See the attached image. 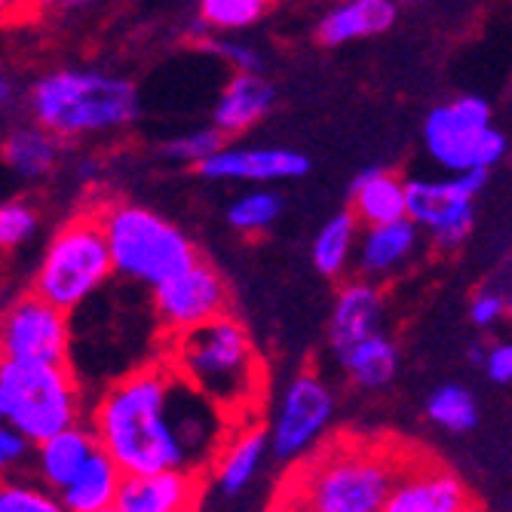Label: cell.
Here are the masks:
<instances>
[{
  "instance_id": "6da1fadb",
  "label": "cell",
  "mask_w": 512,
  "mask_h": 512,
  "mask_svg": "<svg viewBox=\"0 0 512 512\" xmlns=\"http://www.w3.org/2000/svg\"><path fill=\"white\" fill-rule=\"evenodd\" d=\"M234 421L166 359L111 384L92 414V430L126 476L209 473Z\"/></svg>"
},
{
  "instance_id": "7a4b0ae2",
  "label": "cell",
  "mask_w": 512,
  "mask_h": 512,
  "mask_svg": "<svg viewBox=\"0 0 512 512\" xmlns=\"http://www.w3.org/2000/svg\"><path fill=\"white\" fill-rule=\"evenodd\" d=\"M405 448L387 442H329L304 454L273 500L279 509L310 512H384L405 467Z\"/></svg>"
},
{
  "instance_id": "3957f363",
  "label": "cell",
  "mask_w": 512,
  "mask_h": 512,
  "mask_svg": "<svg viewBox=\"0 0 512 512\" xmlns=\"http://www.w3.org/2000/svg\"><path fill=\"white\" fill-rule=\"evenodd\" d=\"M184 378L200 393L218 402L237 421L261 399L264 390V362L234 316H215L191 332L169 338L166 356Z\"/></svg>"
},
{
  "instance_id": "277c9868",
  "label": "cell",
  "mask_w": 512,
  "mask_h": 512,
  "mask_svg": "<svg viewBox=\"0 0 512 512\" xmlns=\"http://www.w3.org/2000/svg\"><path fill=\"white\" fill-rule=\"evenodd\" d=\"M28 108L34 123L59 138H77L129 126L138 117V96L135 86L117 74L62 68L31 86Z\"/></svg>"
},
{
  "instance_id": "5b68a950",
  "label": "cell",
  "mask_w": 512,
  "mask_h": 512,
  "mask_svg": "<svg viewBox=\"0 0 512 512\" xmlns=\"http://www.w3.org/2000/svg\"><path fill=\"white\" fill-rule=\"evenodd\" d=\"M99 218L111 246L114 270L132 283L154 289L197 261L191 240L172 221L145 206L111 203Z\"/></svg>"
},
{
  "instance_id": "8992f818",
  "label": "cell",
  "mask_w": 512,
  "mask_h": 512,
  "mask_svg": "<svg viewBox=\"0 0 512 512\" xmlns=\"http://www.w3.org/2000/svg\"><path fill=\"white\" fill-rule=\"evenodd\" d=\"M0 417L34 445L80 424V390L65 365L19 362L0 365Z\"/></svg>"
},
{
  "instance_id": "52a82bcc",
  "label": "cell",
  "mask_w": 512,
  "mask_h": 512,
  "mask_svg": "<svg viewBox=\"0 0 512 512\" xmlns=\"http://www.w3.org/2000/svg\"><path fill=\"white\" fill-rule=\"evenodd\" d=\"M114 258L99 212L71 218L46 246L34 276V292L62 310H77L114 276Z\"/></svg>"
},
{
  "instance_id": "ba28073f",
  "label": "cell",
  "mask_w": 512,
  "mask_h": 512,
  "mask_svg": "<svg viewBox=\"0 0 512 512\" xmlns=\"http://www.w3.org/2000/svg\"><path fill=\"white\" fill-rule=\"evenodd\" d=\"M424 145L448 172L494 169L506 157V138L491 126V108L479 96H463L430 111Z\"/></svg>"
},
{
  "instance_id": "9c48e42d",
  "label": "cell",
  "mask_w": 512,
  "mask_h": 512,
  "mask_svg": "<svg viewBox=\"0 0 512 512\" xmlns=\"http://www.w3.org/2000/svg\"><path fill=\"white\" fill-rule=\"evenodd\" d=\"M488 184V169L454 172L445 181H408V218L427 230L436 246L457 249L473 230V203Z\"/></svg>"
},
{
  "instance_id": "30bf717a",
  "label": "cell",
  "mask_w": 512,
  "mask_h": 512,
  "mask_svg": "<svg viewBox=\"0 0 512 512\" xmlns=\"http://www.w3.org/2000/svg\"><path fill=\"white\" fill-rule=\"evenodd\" d=\"M71 347L68 310L46 301L34 289L16 298L4 316V356L19 362L65 365Z\"/></svg>"
},
{
  "instance_id": "8fae6325",
  "label": "cell",
  "mask_w": 512,
  "mask_h": 512,
  "mask_svg": "<svg viewBox=\"0 0 512 512\" xmlns=\"http://www.w3.org/2000/svg\"><path fill=\"white\" fill-rule=\"evenodd\" d=\"M335 399L316 375L304 371L298 375L276 408L273 427H270V451L279 460H295L316 448L325 427L332 424Z\"/></svg>"
},
{
  "instance_id": "7c38bea8",
  "label": "cell",
  "mask_w": 512,
  "mask_h": 512,
  "mask_svg": "<svg viewBox=\"0 0 512 512\" xmlns=\"http://www.w3.org/2000/svg\"><path fill=\"white\" fill-rule=\"evenodd\" d=\"M154 310L163 332L175 338L227 313V286L212 264L197 258L191 267L154 286Z\"/></svg>"
},
{
  "instance_id": "4fadbf2b",
  "label": "cell",
  "mask_w": 512,
  "mask_h": 512,
  "mask_svg": "<svg viewBox=\"0 0 512 512\" xmlns=\"http://www.w3.org/2000/svg\"><path fill=\"white\" fill-rule=\"evenodd\" d=\"M476 503L470 491L451 470L430 457L408 451L405 467L396 479V488L384 512H470Z\"/></svg>"
},
{
  "instance_id": "5bb4252c",
  "label": "cell",
  "mask_w": 512,
  "mask_h": 512,
  "mask_svg": "<svg viewBox=\"0 0 512 512\" xmlns=\"http://www.w3.org/2000/svg\"><path fill=\"white\" fill-rule=\"evenodd\" d=\"M203 476L194 470L132 473L123 479L114 512H188L200 506Z\"/></svg>"
},
{
  "instance_id": "9a60e30c",
  "label": "cell",
  "mask_w": 512,
  "mask_h": 512,
  "mask_svg": "<svg viewBox=\"0 0 512 512\" xmlns=\"http://www.w3.org/2000/svg\"><path fill=\"white\" fill-rule=\"evenodd\" d=\"M310 169L307 157L292 148H221L197 166L212 181H283L301 178Z\"/></svg>"
},
{
  "instance_id": "2e32d148",
  "label": "cell",
  "mask_w": 512,
  "mask_h": 512,
  "mask_svg": "<svg viewBox=\"0 0 512 512\" xmlns=\"http://www.w3.org/2000/svg\"><path fill=\"white\" fill-rule=\"evenodd\" d=\"M270 448V436L261 427H234L227 436V442L221 445L215 463H212V482L224 497H237L243 494L258 470H261V460Z\"/></svg>"
},
{
  "instance_id": "e0dca14e",
  "label": "cell",
  "mask_w": 512,
  "mask_h": 512,
  "mask_svg": "<svg viewBox=\"0 0 512 512\" xmlns=\"http://www.w3.org/2000/svg\"><path fill=\"white\" fill-rule=\"evenodd\" d=\"M126 473L120 463L99 445L83 463V470L59 491L62 509L68 512H114L117 494Z\"/></svg>"
},
{
  "instance_id": "ac0fdd59",
  "label": "cell",
  "mask_w": 512,
  "mask_h": 512,
  "mask_svg": "<svg viewBox=\"0 0 512 512\" xmlns=\"http://www.w3.org/2000/svg\"><path fill=\"white\" fill-rule=\"evenodd\" d=\"M273 108V86L258 71H234V80L224 86L215 102L212 126L224 135H240L264 120Z\"/></svg>"
},
{
  "instance_id": "d6986e66",
  "label": "cell",
  "mask_w": 512,
  "mask_h": 512,
  "mask_svg": "<svg viewBox=\"0 0 512 512\" xmlns=\"http://www.w3.org/2000/svg\"><path fill=\"white\" fill-rule=\"evenodd\" d=\"M350 209L359 224L375 227L408 215V181H402L393 169L371 166L356 175Z\"/></svg>"
},
{
  "instance_id": "ffe728a7",
  "label": "cell",
  "mask_w": 512,
  "mask_h": 512,
  "mask_svg": "<svg viewBox=\"0 0 512 512\" xmlns=\"http://www.w3.org/2000/svg\"><path fill=\"white\" fill-rule=\"evenodd\" d=\"M393 22H396L393 0H341L332 13H325L316 34L325 46H344L353 40L378 37Z\"/></svg>"
},
{
  "instance_id": "44dd1931",
  "label": "cell",
  "mask_w": 512,
  "mask_h": 512,
  "mask_svg": "<svg viewBox=\"0 0 512 512\" xmlns=\"http://www.w3.org/2000/svg\"><path fill=\"white\" fill-rule=\"evenodd\" d=\"M384 316V295L375 283H347L338 298H335V310H332V347L335 353L350 347L353 341L375 335Z\"/></svg>"
},
{
  "instance_id": "7402d4cb",
  "label": "cell",
  "mask_w": 512,
  "mask_h": 512,
  "mask_svg": "<svg viewBox=\"0 0 512 512\" xmlns=\"http://www.w3.org/2000/svg\"><path fill=\"white\" fill-rule=\"evenodd\" d=\"M99 448L96 430L83 427H68L50 439L37 442L34 457H37V476L43 479L46 488H53L56 494L83 470V463L89 454Z\"/></svg>"
},
{
  "instance_id": "603a6c76",
  "label": "cell",
  "mask_w": 512,
  "mask_h": 512,
  "mask_svg": "<svg viewBox=\"0 0 512 512\" xmlns=\"http://www.w3.org/2000/svg\"><path fill=\"white\" fill-rule=\"evenodd\" d=\"M417 234H421V227H417L408 215L368 227L359 243V267L368 276L393 273L417 249Z\"/></svg>"
},
{
  "instance_id": "cb8c5ba5",
  "label": "cell",
  "mask_w": 512,
  "mask_h": 512,
  "mask_svg": "<svg viewBox=\"0 0 512 512\" xmlns=\"http://www.w3.org/2000/svg\"><path fill=\"white\" fill-rule=\"evenodd\" d=\"M338 359L347 368V375L365 390L387 387L396 375V365H399V353H396L393 341H387L381 332L365 335V338L353 341L350 347L338 350Z\"/></svg>"
},
{
  "instance_id": "d4e9b609",
  "label": "cell",
  "mask_w": 512,
  "mask_h": 512,
  "mask_svg": "<svg viewBox=\"0 0 512 512\" xmlns=\"http://www.w3.org/2000/svg\"><path fill=\"white\" fill-rule=\"evenodd\" d=\"M4 160L19 178H43L59 160V135L40 123L13 129L4 142Z\"/></svg>"
},
{
  "instance_id": "484cf974",
  "label": "cell",
  "mask_w": 512,
  "mask_h": 512,
  "mask_svg": "<svg viewBox=\"0 0 512 512\" xmlns=\"http://www.w3.org/2000/svg\"><path fill=\"white\" fill-rule=\"evenodd\" d=\"M356 234L359 218L353 215V209L332 215L313 240V267L322 276H341L356 252Z\"/></svg>"
},
{
  "instance_id": "4316f807",
  "label": "cell",
  "mask_w": 512,
  "mask_h": 512,
  "mask_svg": "<svg viewBox=\"0 0 512 512\" xmlns=\"http://www.w3.org/2000/svg\"><path fill=\"white\" fill-rule=\"evenodd\" d=\"M427 414L436 427H442L448 433H467L479 424V408H476L473 393L457 387V384L439 387L427 399Z\"/></svg>"
},
{
  "instance_id": "83f0119b",
  "label": "cell",
  "mask_w": 512,
  "mask_h": 512,
  "mask_svg": "<svg viewBox=\"0 0 512 512\" xmlns=\"http://www.w3.org/2000/svg\"><path fill=\"white\" fill-rule=\"evenodd\" d=\"M283 212V200L273 191H249L243 197H237L227 209V221L240 234H264V230L273 227V221Z\"/></svg>"
},
{
  "instance_id": "f1b7e54d",
  "label": "cell",
  "mask_w": 512,
  "mask_h": 512,
  "mask_svg": "<svg viewBox=\"0 0 512 512\" xmlns=\"http://www.w3.org/2000/svg\"><path fill=\"white\" fill-rule=\"evenodd\" d=\"M270 0H200V19L215 31H243L267 13Z\"/></svg>"
},
{
  "instance_id": "f546056e",
  "label": "cell",
  "mask_w": 512,
  "mask_h": 512,
  "mask_svg": "<svg viewBox=\"0 0 512 512\" xmlns=\"http://www.w3.org/2000/svg\"><path fill=\"white\" fill-rule=\"evenodd\" d=\"M224 138H227V135H224L218 126H212V129H197V132H191V135H181V138H175V142H169V145L163 148V154H166L169 160H175V163L200 166L203 160H209L215 151L224 148Z\"/></svg>"
},
{
  "instance_id": "4dcf8cb0",
  "label": "cell",
  "mask_w": 512,
  "mask_h": 512,
  "mask_svg": "<svg viewBox=\"0 0 512 512\" xmlns=\"http://www.w3.org/2000/svg\"><path fill=\"white\" fill-rule=\"evenodd\" d=\"M53 488H37L28 482H10L0 488V512H56L62 500Z\"/></svg>"
},
{
  "instance_id": "1f68e13d",
  "label": "cell",
  "mask_w": 512,
  "mask_h": 512,
  "mask_svg": "<svg viewBox=\"0 0 512 512\" xmlns=\"http://www.w3.org/2000/svg\"><path fill=\"white\" fill-rule=\"evenodd\" d=\"M37 212L25 203H7L0 209V243L4 249L25 246L37 234Z\"/></svg>"
},
{
  "instance_id": "d6a6232c",
  "label": "cell",
  "mask_w": 512,
  "mask_h": 512,
  "mask_svg": "<svg viewBox=\"0 0 512 512\" xmlns=\"http://www.w3.org/2000/svg\"><path fill=\"white\" fill-rule=\"evenodd\" d=\"M209 53H215L221 62H227L234 71H258L261 68V59L252 46L246 43H237V40H206L203 43Z\"/></svg>"
},
{
  "instance_id": "836d02e7",
  "label": "cell",
  "mask_w": 512,
  "mask_h": 512,
  "mask_svg": "<svg viewBox=\"0 0 512 512\" xmlns=\"http://www.w3.org/2000/svg\"><path fill=\"white\" fill-rule=\"evenodd\" d=\"M506 313H509L506 298L497 292H479L470 304V319H473V325H479V329H488V325H494Z\"/></svg>"
},
{
  "instance_id": "e575fe53",
  "label": "cell",
  "mask_w": 512,
  "mask_h": 512,
  "mask_svg": "<svg viewBox=\"0 0 512 512\" xmlns=\"http://www.w3.org/2000/svg\"><path fill=\"white\" fill-rule=\"evenodd\" d=\"M31 445L34 442L22 430L7 424L0 430V463H4V467H16V463H22L31 454Z\"/></svg>"
},
{
  "instance_id": "d590c367",
  "label": "cell",
  "mask_w": 512,
  "mask_h": 512,
  "mask_svg": "<svg viewBox=\"0 0 512 512\" xmlns=\"http://www.w3.org/2000/svg\"><path fill=\"white\" fill-rule=\"evenodd\" d=\"M482 368L494 384H512V344H494Z\"/></svg>"
},
{
  "instance_id": "8d00e7d4",
  "label": "cell",
  "mask_w": 512,
  "mask_h": 512,
  "mask_svg": "<svg viewBox=\"0 0 512 512\" xmlns=\"http://www.w3.org/2000/svg\"><path fill=\"white\" fill-rule=\"evenodd\" d=\"M37 7H59V10H77L86 4H96V0H34Z\"/></svg>"
},
{
  "instance_id": "74e56055",
  "label": "cell",
  "mask_w": 512,
  "mask_h": 512,
  "mask_svg": "<svg viewBox=\"0 0 512 512\" xmlns=\"http://www.w3.org/2000/svg\"><path fill=\"white\" fill-rule=\"evenodd\" d=\"M0 102H4V108L10 105V80L7 77L0 80Z\"/></svg>"
},
{
  "instance_id": "f35d334b",
  "label": "cell",
  "mask_w": 512,
  "mask_h": 512,
  "mask_svg": "<svg viewBox=\"0 0 512 512\" xmlns=\"http://www.w3.org/2000/svg\"><path fill=\"white\" fill-rule=\"evenodd\" d=\"M485 356H488V350H485V347H479V344H476V347H473V353H470V359H473L476 365H485Z\"/></svg>"
},
{
  "instance_id": "ab89813d",
  "label": "cell",
  "mask_w": 512,
  "mask_h": 512,
  "mask_svg": "<svg viewBox=\"0 0 512 512\" xmlns=\"http://www.w3.org/2000/svg\"><path fill=\"white\" fill-rule=\"evenodd\" d=\"M506 307H509V319H512V295L506 298Z\"/></svg>"
}]
</instances>
